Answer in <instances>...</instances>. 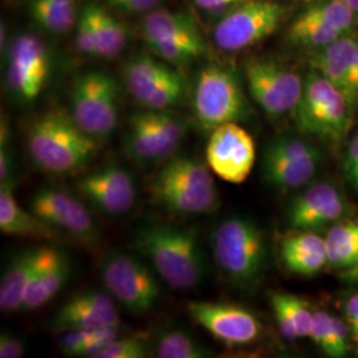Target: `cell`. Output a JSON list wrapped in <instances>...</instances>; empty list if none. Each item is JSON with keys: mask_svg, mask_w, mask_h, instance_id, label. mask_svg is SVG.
<instances>
[{"mask_svg": "<svg viewBox=\"0 0 358 358\" xmlns=\"http://www.w3.org/2000/svg\"><path fill=\"white\" fill-rule=\"evenodd\" d=\"M100 148L99 140L80 128L69 112L52 109L38 115L27 129V150L36 166L65 176L87 166Z\"/></svg>", "mask_w": 358, "mask_h": 358, "instance_id": "cell-1", "label": "cell"}, {"mask_svg": "<svg viewBox=\"0 0 358 358\" xmlns=\"http://www.w3.org/2000/svg\"><path fill=\"white\" fill-rule=\"evenodd\" d=\"M133 245L150 262L158 278L173 289L187 291L205 279L203 250L192 229L150 226L134 236Z\"/></svg>", "mask_w": 358, "mask_h": 358, "instance_id": "cell-2", "label": "cell"}, {"mask_svg": "<svg viewBox=\"0 0 358 358\" xmlns=\"http://www.w3.org/2000/svg\"><path fill=\"white\" fill-rule=\"evenodd\" d=\"M211 169L198 158L170 157L150 182L157 205L182 215L207 214L217 210L219 192Z\"/></svg>", "mask_w": 358, "mask_h": 358, "instance_id": "cell-3", "label": "cell"}, {"mask_svg": "<svg viewBox=\"0 0 358 358\" xmlns=\"http://www.w3.org/2000/svg\"><path fill=\"white\" fill-rule=\"evenodd\" d=\"M213 255L231 282L250 287L266 267L264 232L250 217H227L213 234Z\"/></svg>", "mask_w": 358, "mask_h": 358, "instance_id": "cell-4", "label": "cell"}, {"mask_svg": "<svg viewBox=\"0 0 358 358\" xmlns=\"http://www.w3.org/2000/svg\"><path fill=\"white\" fill-rule=\"evenodd\" d=\"M353 113L355 109L343 92L310 68L294 112L297 129L324 141L340 142L352 129Z\"/></svg>", "mask_w": 358, "mask_h": 358, "instance_id": "cell-5", "label": "cell"}, {"mask_svg": "<svg viewBox=\"0 0 358 358\" xmlns=\"http://www.w3.org/2000/svg\"><path fill=\"white\" fill-rule=\"evenodd\" d=\"M192 110L196 124L206 133L245 118L248 106L235 73L220 65L202 68L192 92Z\"/></svg>", "mask_w": 358, "mask_h": 358, "instance_id": "cell-6", "label": "cell"}, {"mask_svg": "<svg viewBox=\"0 0 358 358\" xmlns=\"http://www.w3.org/2000/svg\"><path fill=\"white\" fill-rule=\"evenodd\" d=\"M288 6L278 0H243L219 16L213 40L219 50H248L269 38L282 23Z\"/></svg>", "mask_w": 358, "mask_h": 358, "instance_id": "cell-7", "label": "cell"}, {"mask_svg": "<svg viewBox=\"0 0 358 358\" xmlns=\"http://www.w3.org/2000/svg\"><path fill=\"white\" fill-rule=\"evenodd\" d=\"M71 115L77 125L101 141L115 131L118 122V87L101 71L76 77L71 90Z\"/></svg>", "mask_w": 358, "mask_h": 358, "instance_id": "cell-8", "label": "cell"}, {"mask_svg": "<svg viewBox=\"0 0 358 358\" xmlns=\"http://www.w3.org/2000/svg\"><path fill=\"white\" fill-rule=\"evenodd\" d=\"M244 78L251 97L269 117L294 115L304 78L292 68L271 57H254L244 63Z\"/></svg>", "mask_w": 358, "mask_h": 358, "instance_id": "cell-9", "label": "cell"}, {"mask_svg": "<svg viewBox=\"0 0 358 358\" xmlns=\"http://www.w3.org/2000/svg\"><path fill=\"white\" fill-rule=\"evenodd\" d=\"M153 271L137 256L113 252L101 266V280L109 294L133 313H146L161 296V284Z\"/></svg>", "mask_w": 358, "mask_h": 358, "instance_id": "cell-10", "label": "cell"}, {"mask_svg": "<svg viewBox=\"0 0 358 358\" xmlns=\"http://www.w3.org/2000/svg\"><path fill=\"white\" fill-rule=\"evenodd\" d=\"M358 17L344 0H312L288 27L291 45L309 53L319 51L356 31Z\"/></svg>", "mask_w": 358, "mask_h": 358, "instance_id": "cell-11", "label": "cell"}, {"mask_svg": "<svg viewBox=\"0 0 358 358\" xmlns=\"http://www.w3.org/2000/svg\"><path fill=\"white\" fill-rule=\"evenodd\" d=\"M183 142L178 120L165 110L136 113L129 120L124 150L140 164L167 161Z\"/></svg>", "mask_w": 358, "mask_h": 358, "instance_id": "cell-12", "label": "cell"}, {"mask_svg": "<svg viewBox=\"0 0 358 358\" xmlns=\"http://www.w3.org/2000/svg\"><path fill=\"white\" fill-rule=\"evenodd\" d=\"M321 164V152L312 143L282 136L269 143L263 155V176L275 187L294 190L306 186Z\"/></svg>", "mask_w": 358, "mask_h": 358, "instance_id": "cell-13", "label": "cell"}, {"mask_svg": "<svg viewBox=\"0 0 358 358\" xmlns=\"http://www.w3.org/2000/svg\"><path fill=\"white\" fill-rule=\"evenodd\" d=\"M256 159L252 136L238 122L220 125L210 131L206 162L219 178L239 185L251 174Z\"/></svg>", "mask_w": 358, "mask_h": 358, "instance_id": "cell-14", "label": "cell"}, {"mask_svg": "<svg viewBox=\"0 0 358 358\" xmlns=\"http://www.w3.org/2000/svg\"><path fill=\"white\" fill-rule=\"evenodd\" d=\"M50 75V56L45 44L35 35L15 38L7 53V85L23 100L38 99Z\"/></svg>", "mask_w": 358, "mask_h": 358, "instance_id": "cell-15", "label": "cell"}, {"mask_svg": "<svg viewBox=\"0 0 358 358\" xmlns=\"http://www.w3.org/2000/svg\"><path fill=\"white\" fill-rule=\"evenodd\" d=\"M187 312L192 320L224 345H250L262 334L259 319L241 306L195 301L187 306Z\"/></svg>", "mask_w": 358, "mask_h": 358, "instance_id": "cell-16", "label": "cell"}, {"mask_svg": "<svg viewBox=\"0 0 358 358\" xmlns=\"http://www.w3.org/2000/svg\"><path fill=\"white\" fill-rule=\"evenodd\" d=\"M29 208L53 229L64 231L84 243L97 241V227L90 210L63 189H40L31 198Z\"/></svg>", "mask_w": 358, "mask_h": 358, "instance_id": "cell-17", "label": "cell"}, {"mask_svg": "<svg viewBox=\"0 0 358 358\" xmlns=\"http://www.w3.org/2000/svg\"><path fill=\"white\" fill-rule=\"evenodd\" d=\"M348 202L334 185L317 182L291 201L287 220L294 231H320L336 224L345 215Z\"/></svg>", "mask_w": 358, "mask_h": 358, "instance_id": "cell-18", "label": "cell"}, {"mask_svg": "<svg viewBox=\"0 0 358 358\" xmlns=\"http://www.w3.org/2000/svg\"><path fill=\"white\" fill-rule=\"evenodd\" d=\"M77 192L108 215H124L136 203L137 190L128 170L117 165L99 169L76 182Z\"/></svg>", "mask_w": 358, "mask_h": 358, "instance_id": "cell-19", "label": "cell"}, {"mask_svg": "<svg viewBox=\"0 0 358 358\" xmlns=\"http://www.w3.org/2000/svg\"><path fill=\"white\" fill-rule=\"evenodd\" d=\"M310 68L341 90L348 101L358 110V35L355 32L332 44L312 52Z\"/></svg>", "mask_w": 358, "mask_h": 358, "instance_id": "cell-20", "label": "cell"}, {"mask_svg": "<svg viewBox=\"0 0 358 358\" xmlns=\"http://www.w3.org/2000/svg\"><path fill=\"white\" fill-rule=\"evenodd\" d=\"M112 325H120L115 301L109 294L99 291L76 294L52 319V327L59 332L96 329Z\"/></svg>", "mask_w": 358, "mask_h": 358, "instance_id": "cell-21", "label": "cell"}, {"mask_svg": "<svg viewBox=\"0 0 358 358\" xmlns=\"http://www.w3.org/2000/svg\"><path fill=\"white\" fill-rule=\"evenodd\" d=\"M69 273L71 264L64 252L48 245L38 247V260L23 310H35L50 303L63 289Z\"/></svg>", "mask_w": 358, "mask_h": 358, "instance_id": "cell-22", "label": "cell"}, {"mask_svg": "<svg viewBox=\"0 0 358 358\" xmlns=\"http://www.w3.org/2000/svg\"><path fill=\"white\" fill-rule=\"evenodd\" d=\"M282 264L300 276H313L329 264L325 238L316 231H294L280 245Z\"/></svg>", "mask_w": 358, "mask_h": 358, "instance_id": "cell-23", "label": "cell"}, {"mask_svg": "<svg viewBox=\"0 0 358 358\" xmlns=\"http://www.w3.org/2000/svg\"><path fill=\"white\" fill-rule=\"evenodd\" d=\"M15 182L0 185V231L10 236L34 239H53L57 230L38 217L34 211H27L13 196Z\"/></svg>", "mask_w": 358, "mask_h": 358, "instance_id": "cell-24", "label": "cell"}, {"mask_svg": "<svg viewBox=\"0 0 358 358\" xmlns=\"http://www.w3.org/2000/svg\"><path fill=\"white\" fill-rule=\"evenodd\" d=\"M38 247L13 256L0 282V309L6 313L23 310L28 288L38 260Z\"/></svg>", "mask_w": 358, "mask_h": 358, "instance_id": "cell-25", "label": "cell"}, {"mask_svg": "<svg viewBox=\"0 0 358 358\" xmlns=\"http://www.w3.org/2000/svg\"><path fill=\"white\" fill-rule=\"evenodd\" d=\"M271 306L279 332L287 340L309 337L313 324V310L307 303L291 294H273Z\"/></svg>", "mask_w": 358, "mask_h": 358, "instance_id": "cell-26", "label": "cell"}, {"mask_svg": "<svg viewBox=\"0 0 358 358\" xmlns=\"http://www.w3.org/2000/svg\"><path fill=\"white\" fill-rule=\"evenodd\" d=\"M171 71V66L148 55L129 60L124 69V80L130 96L140 103L142 99Z\"/></svg>", "mask_w": 358, "mask_h": 358, "instance_id": "cell-27", "label": "cell"}, {"mask_svg": "<svg viewBox=\"0 0 358 358\" xmlns=\"http://www.w3.org/2000/svg\"><path fill=\"white\" fill-rule=\"evenodd\" d=\"M142 34L146 43L201 35L187 15L169 10H153L148 13L142 23Z\"/></svg>", "mask_w": 358, "mask_h": 358, "instance_id": "cell-28", "label": "cell"}, {"mask_svg": "<svg viewBox=\"0 0 358 358\" xmlns=\"http://www.w3.org/2000/svg\"><path fill=\"white\" fill-rule=\"evenodd\" d=\"M325 242L329 266L343 269L358 266V220L333 224Z\"/></svg>", "mask_w": 358, "mask_h": 358, "instance_id": "cell-29", "label": "cell"}, {"mask_svg": "<svg viewBox=\"0 0 358 358\" xmlns=\"http://www.w3.org/2000/svg\"><path fill=\"white\" fill-rule=\"evenodd\" d=\"M99 43V59H113L127 45L128 34L118 19L97 4H88Z\"/></svg>", "mask_w": 358, "mask_h": 358, "instance_id": "cell-30", "label": "cell"}, {"mask_svg": "<svg viewBox=\"0 0 358 358\" xmlns=\"http://www.w3.org/2000/svg\"><path fill=\"white\" fill-rule=\"evenodd\" d=\"M28 11L40 28L51 34H65L76 26L77 6H59L47 0H29Z\"/></svg>", "mask_w": 358, "mask_h": 358, "instance_id": "cell-31", "label": "cell"}, {"mask_svg": "<svg viewBox=\"0 0 358 358\" xmlns=\"http://www.w3.org/2000/svg\"><path fill=\"white\" fill-rule=\"evenodd\" d=\"M155 353L159 358H206L210 350L180 329H169L158 336Z\"/></svg>", "mask_w": 358, "mask_h": 358, "instance_id": "cell-32", "label": "cell"}, {"mask_svg": "<svg viewBox=\"0 0 358 358\" xmlns=\"http://www.w3.org/2000/svg\"><path fill=\"white\" fill-rule=\"evenodd\" d=\"M150 50L164 62L171 64H186L203 56L205 41L201 35L192 38H167L148 43Z\"/></svg>", "mask_w": 358, "mask_h": 358, "instance_id": "cell-33", "label": "cell"}, {"mask_svg": "<svg viewBox=\"0 0 358 358\" xmlns=\"http://www.w3.org/2000/svg\"><path fill=\"white\" fill-rule=\"evenodd\" d=\"M185 93V81L176 69L164 77L153 90H150L140 105L148 110H169L171 106L177 105L182 100Z\"/></svg>", "mask_w": 358, "mask_h": 358, "instance_id": "cell-34", "label": "cell"}, {"mask_svg": "<svg viewBox=\"0 0 358 358\" xmlns=\"http://www.w3.org/2000/svg\"><path fill=\"white\" fill-rule=\"evenodd\" d=\"M77 51L88 57L99 59V43L90 6L87 4L78 15L76 23Z\"/></svg>", "mask_w": 358, "mask_h": 358, "instance_id": "cell-35", "label": "cell"}, {"mask_svg": "<svg viewBox=\"0 0 358 358\" xmlns=\"http://www.w3.org/2000/svg\"><path fill=\"white\" fill-rule=\"evenodd\" d=\"M148 357L146 343L138 337L115 338L94 358H145Z\"/></svg>", "mask_w": 358, "mask_h": 358, "instance_id": "cell-36", "label": "cell"}, {"mask_svg": "<svg viewBox=\"0 0 358 358\" xmlns=\"http://www.w3.org/2000/svg\"><path fill=\"white\" fill-rule=\"evenodd\" d=\"M332 317L333 315L324 309L313 310V324L309 334V338H312L327 356H329L332 346Z\"/></svg>", "mask_w": 358, "mask_h": 358, "instance_id": "cell-37", "label": "cell"}, {"mask_svg": "<svg viewBox=\"0 0 358 358\" xmlns=\"http://www.w3.org/2000/svg\"><path fill=\"white\" fill-rule=\"evenodd\" d=\"M345 176L355 192H358V133L349 142L346 152Z\"/></svg>", "mask_w": 358, "mask_h": 358, "instance_id": "cell-38", "label": "cell"}, {"mask_svg": "<svg viewBox=\"0 0 358 358\" xmlns=\"http://www.w3.org/2000/svg\"><path fill=\"white\" fill-rule=\"evenodd\" d=\"M345 321L350 329L352 343L358 352V292L348 297L344 307Z\"/></svg>", "mask_w": 358, "mask_h": 358, "instance_id": "cell-39", "label": "cell"}, {"mask_svg": "<svg viewBox=\"0 0 358 358\" xmlns=\"http://www.w3.org/2000/svg\"><path fill=\"white\" fill-rule=\"evenodd\" d=\"M243 0H194L195 6L203 13L213 16H222L223 13L230 11L236 4Z\"/></svg>", "mask_w": 358, "mask_h": 358, "instance_id": "cell-40", "label": "cell"}, {"mask_svg": "<svg viewBox=\"0 0 358 358\" xmlns=\"http://www.w3.org/2000/svg\"><path fill=\"white\" fill-rule=\"evenodd\" d=\"M117 8L131 13H148L155 10L161 0H108Z\"/></svg>", "mask_w": 358, "mask_h": 358, "instance_id": "cell-41", "label": "cell"}, {"mask_svg": "<svg viewBox=\"0 0 358 358\" xmlns=\"http://www.w3.org/2000/svg\"><path fill=\"white\" fill-rule=\"evenodd\" d=\"M24 356L23 343L8 333H1L0 336V357L20 358Z\"/></svg>", "mask_w": 358, "mask_h": 358, "instance_id": "cell-42", "label": "cell"}, {"mask_svg": "<svg viewBox=\"0 0 358 358\" xmlns=\"http://www.w3.org/2000/svg\"><path fill=\"white\" fill-rule=\"evenodd\" d=\"M13 157L7 146L0 148V182L6 183L13 180Z\"/></svg>", "mask_w": 358, "mask_h": 358, "instance_id": "cell-43", "label": "cell"}, {"mask_svg": "<svg viewBox=\"0 0 358 358\" xmlns=\"http://www.w3.org/2000/svg\"><path fill=\"white\" fill-rule=\"evenodd\" d=\"M341 278L348 282H358V266L344 269L341 273Z\"/></svg>", "mask_w": 358, "mask_h": 358, "instance_id": "cell-44", "label": "cell"}, {"mask_svg": "<svg viewBox=\"0 0 358 358\" xmlns=\"http://www.w3.org/2000/svg\"><path fill=\"white\" fill-rule=\"evenodd\" d=\"M344 1L352 8V11L357 15L358 17V0H344Z\"/></svg>", "mask_w": 358, "mask_h": 358, "instance_id": "cell-45", "label": "cell"}, {"mask_svg": "<svg viewBox=\"0 0 358 358\" xmlns=\"http://www.w3.org/2000/svg\"><path fill=\"white\" fill-rule=\"evenodd\" d=\"M307 1H312V0H307Z\"/></svg>", "mask_w": 358, "mask_h": 358, "instance_id": "cell-46", "label": "cell"}]
</instances>
